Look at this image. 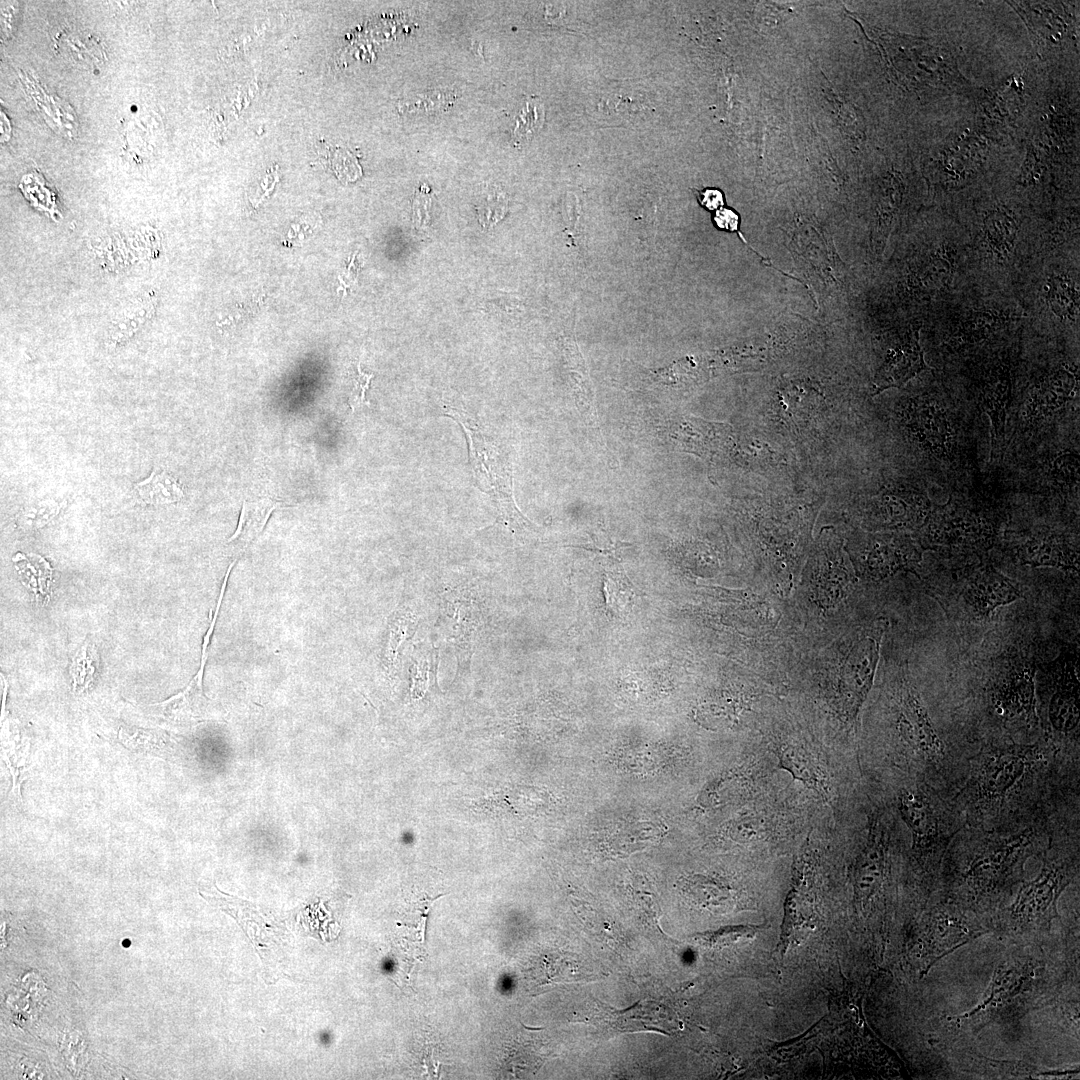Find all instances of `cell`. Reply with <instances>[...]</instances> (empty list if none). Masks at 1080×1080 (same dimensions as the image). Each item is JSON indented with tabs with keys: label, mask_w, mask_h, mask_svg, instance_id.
Instances as JSON below:
<instances>
[{
	"label": "cell",
	"mask_w": 1080,
	"mask_h": 1080,
	"mask_svg": "<svg viewBox=\"0 0 1080 1080\" xmlns=\"http://www.w3.org/2000/svg\"><path fill=\"white\" fill-rule=\"evenodd\" d=\"M1018 228L1012 218L997 212L985 220L984 241L988 252L1000 261L1012 255Z\"/></svg>",
	"instance_id": "obj_22"
},
{
	"label": "cell",
	"mask_w": 1080,
	"mask_h": 1080,
	"mask_svg": "<svg viewBox=\"0 0 1080 1080\" xmlns=\"http://www.w3.org/2000/svg\"><path fill=\"white\" fill-rule=\"evenodd\" d=\"M122 944H123V945H124L125 947H128V946L130 945V941H129V940L127 939V941H126V942H124V941H123V943H122Z\"/></svg>",
	"instance_id": "obj_32"
},
{
	"label": "cell",
	"mask_w": 1080,
	"mask_h": 1080,
	"mask_svg": "<svg viewBox=\"0 0 1080 1080\" xmlns=\"http://www.w3.org/2000/svg\"><path fill=\"white\" fill-rule=\"evenodd\" d=\"M1011 316L996 310L972 311L961 316L952 330L950 342L954 346L973 345L981 342L1002 328Z\"/></svg>",
	"instance_id": "obj_19"
},
{
	"label": "cell",
	"mask_w": 1080,
	"mask_h": 1080,
	"mask_svg": "<svg viewBox=\"0 0 1080 1080\" xmlns=\"http://www.w3.org/2000/svg\"><path fill=\"white\" fill-rule=\"evenodd\" d=\"M921 531L923 549L966 553L989 548L998 522L975 503L951 497L946 504L933 506Z\"/></svg>",
	"instance_id": "obj_6"
},
{
	"label": "cell",
	"mask_w": 1080,
	"mask_h": 1080,
	"mask_svg": "<svg viewBox=\"0 0 1080 1080\" xmlns=\"http://www.w3.org/2000/svg\"><path fill=\"white\" fill-rule=\"evenodd\" d=\"M539 106L534 101H529L526 107L522 110L515 133L519 136L528 135L533 133L537 129V125L541 123L540 118L542 112H539Z\"/></svg>",
	"instance_id": "obj_28"
},
{
	"label": "cell",
	"mask_w": 1080,
	"mask_h": 1080,
	"mask_svg": "<svg viewBox=\"0 0 1080 1080\" xmlns=\"http://www.w3.org/2000/svg\"><path fill=\"white\" fill-rule=\"evenodd\" d=\"M1079 387L1078 367L1063 365L1041 377L1031 388L1025 405L1027 424L1034 425L1059 413L1075 397Z\"/></svg>",
	"instance_id": "obj_12"
},
{
	"label": "cell",
	"mask_w": 1080,
	"mask_h": 1080,
	"mask_svg": "<svg viewBox=\"0 0 1080 1080\" xmlns=\"http://www.w3.org/2000/svg\"><path fill=\"white\" fill-rule=\"evenodd\" d=\"M929 369L924 360L919 343V333L915 330L890 357L878 378V388L901 386L920 372Z\"/></svg>",
	"instance_id": "obj_17"
},
{
	"label": "cell",
	"mask_w": 1080,
	"mask_h": 1080,
	"mask_svg": "<svg viewBox=\"0 0 1080 1080\" xmlns=\"http://www.w3.org/2000/svg\"><path fill=\"white\" fill-rule=\"evenodd\" d=\"M373 374H367L361 371L360 364L357 365V374L354 379L352 390L349 394L348 403L352 411L364 404H369L366 401L365 393L369 387Z\"/></svg>",
	"instance_id": "obj_29"
},
{
	"label": "cell",
	"mask_w": 1080,
	"mask_h": 1080,
	"mask_svg": "<svg viewBox=\"0 0 1080 1080\" xmlns=\"http://www.w3.org/2000/svg\"><path fill=\"white\" fill-rule=\"evenodd\" d=\"M738 215L730 209H720L716 212L714 221L718 228L726 231H735L739 224Z\"/></svg>",
	"instance_id": "obj_30"
},
{
	"label": "cell",
	"mask_w": 1080,
	"mask_h": 1080,
	"mask_svg": "<svg viewBox=\"0 0 1080 1080\" xmlns=\"http://www.w3.org/2000/svg\"><path fill=\"white\" fill-rule=\"evenodd\" d=\"M686 895L703 907H724L732 900L731 888L720 881L697 875L685 885Z\"/></svg>",
	"instance_id": "obj_23"
},
{
	"label": "cell",
	"mask_w": 1080,
	"mask_h": 1080,
	"mask_svg": "<svg viewBox=\"0 0 1080 1080\" xmlns=\"http://www.w3.org/2000/svg\"><path fill=\"white\" fill-rule=\"evenodd\" d=\"M1046 966L1044 961L1028 955L1004 960L994 971L987 997L958 1019H966L963 1025L980 1029L991 1022L1021 1017L1044 989Z\"/></svg>",
	"instance_id": "obj_4"
},
{
	"label": "cell",
	"mask_w": 1080,
	"mask_h": 1080,
	"mask_svg": "<svg viewBox=\"0 0 1080 1080\" xmlns=\"http://www.w3.org/2000/svg\"><path fill=\"white\" fill-rule=\"evenodd\" d=\"M726 429V425L687 418L679 425L676 437L687 451L699 456H712L726 443Z\"/></svg>",
	"instance_id": "obj_18"
},
{
	"label": "cell",
	"mask_w": 1080,
	"mask_h": 1080,
	"mask_svg": "<svg viewBox=\"0 0 1080 1080\" xmlns=\"http://www.w3.org/2000/svg\"><path fill=\"white\" fill-rule=\"evenodd\" d=\"M202 680L203 676L196 674L186 689L156 705L170 718L195 716L198 704L204 699Z\"/></svg>",
	"instance_id": "obj_25"
},
{
	"label": "cell",
	"mask_w": 1080,
	"mask_h": 1080,
	"mask_svg": "<svg viewBox=\"0 0 1080 1080\" xmlns=\"http://www.w3.org/2000/svg\"><path fill=\"white\" fill-rule=\"evenodd\" d=\"M60 509L61 505L55 500H40L22 509L18 514L17 521L24 529L41 528L52 520L60 512Z\"/></svg>",
	"instance_id": "obj_27"
},
{
	"label": "cell",
	"mask_w": 1080,
	"mask_h": 1080,
	"mask_svg": "<svg viewBox=\"0 0 1080 1080\" xmlns=\"http://www.w3.org/2000/svg\"><path fill=\"white\" fill-rule=\"evenodd\" d=\"M1035 671L1033 664L1017 662L994 682L991 704L1003 722L1024 726L1037 724Z\"/></svg>",
	"instance_id": "obj_10"
},
{
	"label": "cell",
	"mask_w": 1080,
	"mask_h": 1080,
	"mask_svg": "<svg viewBox=\"0 0 1080 1080\" xmlns=\"http://www.w3.org/2000/svg\"><path fill=\"white\" fill-rule=\"evenodd\" d=\"M135 496L142 505H165L183 499L184 492L179 481L165 470L153 469L149 477L133 486Z\"/></svg>",
	"instance_id": "obj_20"
},
{
	"label": "cell",
	"mask_w": 1080,
	"mask_h": 1080,
	"mask_svg": "<svg viewBox=\"0 0 1080 1080\" xmlns=\"http://www.w3.org/2000/svg\"><path fill=\"white\" fill-rule=\"evenodd\" d=\"M1078 872L1075 860L1045 853L1039 874L1022 884L1013 903L1004 911L1003 930L1017 937L1049 929L1059 916L1057 902L1061 893Z\"/></svg>",
	"instance_id": "obj_3"
},
{
	"label": "cell",
	"mask_w": 1080,
	"mask_h": 1080,
	"mask_svg": "<svg viewBox=\"0 0 1080 1080\" xmlns=\"http://www.w3.org/2000/svg\"><path fill=\"white\" fill-rule=\"evenodd\" d=\"M897 704L898 753L916 769H936L944 762L945 745L919 693L907 681L900 688Z\"/></svg>",
	"instance_id": "obj_8"
},
{
	"label": "cell",
	"mask_w": 1080,
	"mask_h": 1080,
	"mask_svg": "<svg viewBox=\"0 0 1080 1080\" xmlns=\"http://www.w3.org/2000/svg\"><path fill=\"white\" fill-rule=\"evenodd\" d=\"M698 200L702 206L709 210H715L723 205V195L717 189H705L698 192Z\"/></svg>",
	"instance_id": "obj_31"
},
{
	"label": "cell",
	"mask_w": 1080,
	"mask_h": 1080,
	"mask_svg": "<svg viewBox=\"0 0 1080 1080\" xmlns=\"http://www.w3.org/2000/svg\"><path fill=\"white\" fill-rule=\"evenodd\" d=\"M1046 299L1051 311L1059 319L1074 322L1078 318V283L1069 275L1055 274L1049 277Z\"/></svg>",
	"instance_id": "obj_21"
},
{
	"label": "cell",
	"mask_w": 1080,
	"mask_h": 1080,
	"mask_svg": "<svg viewBox=\"0 0 1080 1080\" xmlns=\"http://www.w3.org/2000/svg\"><path fill=\"white\" fill-rule=\"evenodd\" d=\"M1012 397V375L1008 362L992 364L983 374L978 387L979 406L990 419L994 456L1005 438V425Z\"/></svg>",
	"instance_id": "obj_15"
},
{
	"label": "cell",
	"mask_w": 1080,
	"mask_h": 1080,
	"mask_svg": "<svg viewBox=\"0 0 1080 1080\" xmlns=\"http://www.w3.org/2000/svg\"><path fill=\"white\" fill-rule=\"evenodd\" d=\"M1014 554L1022 565L1054 567L1078 571L1079 552L1060 534L1050 531L1030 533L1015 547Z\"/></svg>",
	"instance_id": "obj_16"
},
{
	"label": "cell",
	"mask_w": 1080,
	"mask_h": 1080,
	"mask_svg": "<svg viewBox=\"0 0 1080 1080\" xmlns=\"http://www.w3.org/2000/svg\"><path fill=\"white\" fill-rule=\"evenodd\" d=\"M1047 749L1040 743L990 745L970 764L959 793L970 825L983 827L1003 822L1031 791L1047 764Z\"/></svg>",
	"instance_id": "obj_2"
},
{
	"label": "cell",
	"mask_w": 1080,
	"mask_h": 1080,
	"mask_svg": "<svg viewBox=\"0 0 1080 1080\" xmlns=\"http://www.w3.org/2000/svg\"><path fill=\"white\" fill-rule=\"evenodd\" d=\"M774 753L780 768L812 790L824 803L833 804L832 781L817 752L802 742L786 740L776 743Z\"/></svg>",
	"instance_id": "obj_13"
},
{
	"label": "cell",
	"mask_w": 1080,
	"mask_h": 1080,
	"mask_svg": "<svg viewBox=\"0 0 1080 1080\" xmlns=\"http://www.w3.org/2000/svg\"><path fill=\"white\" fill-rule=\"evenodd\" d=\"M778 820L770 814L752 811L734 822L732 834L742 841H762L778 834Z\"/></svg>",
	"instance_id": "obj_24"
},
{
	"label": "cell",
	"mask_w": 1080,
	"mask_h": 1080,
	"mask_svg": "<svg viewBox=\"0 0 1080 1080\" xmlns=\"http://www.w3.org/2000/svg\"><path fill=\"white\" fill-rule=\"evenodd\" d=\"M897 807L910 830L913 858L922 880L933 881L960 829L951 823L937 797L923 783L902 788L897 795Z\"/></svg>",
	"instance_id": "obj_5"
},
{
	"label": "cell",
	"mask_w": 1080,
	"mask_h": 1080,
	"mask_svg": "<svg viewBox=\"0 0 1080 1080\" xmlns=\"http://www.w3.org/2000/svg\"><path fill=\"white\" fill-rule=\"evenodd\" d=\"M1078 454L1065 451L1055 456L1049 466V478L1053 486L1068 488L1078 484Z\"/></svg>",
	"instance_id": "obj_26"
},
{
	"label": "cell",
	"mask_w": 1080,
	"mask_h": 1080,
	"mask_svg": "<svg viewBox=\"0 0 1080 1080\" xmlns=\"http://www.w3.org/2000/svg\"><path fill=\"white\" fill-rule=\"evenodd\" d=\"M977 916L948 899L922 913L911 944L922 976L943 956L987 932Z\"/></svg>",
	"instance_id": "obj_7"
},
{
	"label": "cell",
	"mask_w": 1080,
	"mask_h": 1080,
	"mask_svg": "<svg viewBox=\"0 0 1080 1080\" xmlns=\"http://www.w3.org/2000/svg\"><path fill=\"white\" fill-rule=\"evenodd\" d=\"M968 611L977 618L989 617L997 608L1022 597L1013 581L992 566L973 572L962 591Z\"/></svg>",
	"instance_id": "obj_14"
},
{
	"label": "cell",
	"mask_w": 1080,
	"mask_h": 1080,
	"mask_svg": "<svg viewBox=\"0 0 1080 1080\" xmlns=\"http://www.w3.org/2000/svg\"><path fill=\"white\" fill-rule=\"evenodd\" d=\"M1050 688L1048 719L1058 738L1077 739L1079 733V680L1077 655L1071 651L1061 655L1048 667Z\"/></svg>",
	"instance_id": "obj_9"
},
{
	"label": "cell",
	"mask_w": 1080,
	"mask_h": 1080,
	"mask_svg": "<svg viewBox=\"0 0 1080 1080\" xmlns=\"http://www.w3.org/2000/svg\"><path fill=\"white\" fill-rule=\"evenodd\" d=\"M907 427L921 447L939 459L952 458L956 431L948 410L929 397L911 400L906 411Z\"/></svg>",
	"instance_id": "obj_11"
},
{
	"label": "cell",
	"mask_w": 1080,
	"mask_h": 1080,
	"mask_svg": "<svg viewBox=\"0 0 1080 1080\" xmlns=\"http://www.w3.org/2000/svg\"><path fill=\"white\" fill-rule=\"evenodd\" d=\"M959 839L952 849L946 877L947 899L976 915L996 909L1021 879L1024 864L1044 846L1036 826L985 830Z\"/></svg>",
	"instance_id": "obj_1"
}]
</instances>
